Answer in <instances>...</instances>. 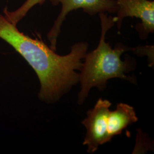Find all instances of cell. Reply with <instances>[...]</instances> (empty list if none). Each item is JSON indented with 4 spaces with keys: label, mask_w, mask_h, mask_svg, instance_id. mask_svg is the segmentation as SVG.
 Listing matches in <instances>:
<instances>
[{
    "label": "cell",
    "mask_w": 154,
    "mask_h": 154,
    "mask_svg": "<svg viewBox=\"0 0 154 154\" xmlns=\"http://www.w3.org/2000/svg\"><path fill=\"white\" fill-rule=\"evenodd\" d=\"M0 14V38L11 46L37 74L41 85L39 98L49 103L57 102L79 82V74L75 70L82 68L88 43L77 42L68 54L58 55L41 39L32 38Z\"/></svg>",
    "instance_id": "obj_1"
},
{
    "label": "cell",
    "mask_w": 154,
    "mask_h": 154,
    "mask_svg": "<svg viewBox=\"0 0 154 154\" xmlns=\"http://www.w3.org/2000/svg\"><path fill=\"white\" fill-rule=\"evenodd\" d=\"M99 17L101 34L99 44L95 49L87 53L79 74V82L81 85L78 96L79 105L88 97L91 88L97 87L103 90L110 79L119 78L135 82V79L125 75L130 70L128 61L121 59L122 54L130 49L122 43H118L112 49L105 40L106 33L116 23L114 17H108L107 13H100Z\"/></svg>",
    "instance_id": "obj_2"
},
{
    "label": "cell",
    "mask_w": 154,
    "mask_h": 154,
    "mask_svg": "<svg viewBox=\"0 0 154 154\" xmlns=\"http://www.w3.org/2000/svg\"><path fill=\"white\" fill-rule=\"evenodd\" d=\"M53 5L61 4V11L53 26L48 34L50 48L55 51L57 41L61 33V28L68 14L73 11L82 9L90 16L100 13H115L118 10L116 0H50Z\"/></svg>",
    "instance_id": "obj_3"
},
{
    "label": "cell",
    "mask_w": 154,
    "mask_h": 154,
    "mask_svg": "<svg viewBox=\"0 0 154 154\" xmlns=\"http://www.w3.org/2000/svg\"><path fill=\"white\" fill-rule=\"evenodd\" d=\"M111 103L107 99L98 100L93 108L88 111L87 117L82 124L86 128L83 142L88 153H94L99 146L111 141L107 132V119Z\"/></svg>",
    "instance_id": "obj_4"
},
{
    "label": "cell",
    "mask_w": 154,
    "mask_h": 154,
    "mask_svg": "<svg viewBox=\"0 0 154 154\" xmlns=\"http://www.w3.org/2000/svg\"><path fill=\"white\" fill-rule=\"evenodd\" d=\"M118 5L116 16L114 17L118 29L121 28L123 19L127 17H136L141 23L136 26L140 37L147 38L154 32V0H116Z\"/></svg>",
    "instance_id": "obj_5"
},
{
    "label": "cell",
    "mask_w": 154,
    "mask_h": 154,
    "mask_svg": "<svg viewBox=\"0 0 154 154\" xmlns=\"http://www.w3.org/2000/svg\"><path fill=\"white\" fill-rule=\"evenodd\" d=\"M138 121L134 107L125 103H119L116 110L110 111L107 119V132L110 140L121 134L124 129Z\"/></svg>",
    "instance_id": "obj_6"
},
{
    "label": "cell",
    "mask_w": 154,
    "mask_h": 154,
    "mask_svg": "<svg viewBox=\"0 0 154 154\" xmlns=\"http://www.w3.org/2000/svg\"><path fill=\"white\" fill-rule=\"evenodd\" d=\"M46 0H26L18 9L14 11H9L7 8L4 11L6 18L12 23L17 25L18 22L26 15L34 6L39 4L42 5Z\"/></svg>",
    "instance_id": "obj_7"
}]
</instances>
